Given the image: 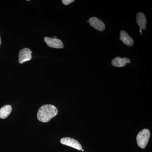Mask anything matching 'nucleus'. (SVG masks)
Segmentation results:
<instances>
[{"mask_svg":"<svg viewBox=\"0 0 152 152\" xmlns=\"http://www.w3.org/2000/svg\"><path fill=\"white\" fill-rule=\"evenodd\" d=\"M58 112V110L55 106L51 104L44 105L38 110V120L42 122H48L56 115Z\"/></svg>","mask_w":152,"mask_h":152,"instance_id":"1","label":"nucleus"},{"mask_svg":"<svg viewBox=\"0 0 152 152\" xmlns=\"http://www.w3.org/2000/svg\"><path fill=\"white\" fill-rule=\"evenodd\" d=\"M150 131L147 129H144L141 131L137 137V142L138 145L142 149L145 148L146 147L149 140Z\"/></svg>","mask_w":152,"mask_h":152,"instance_id":"2","label":"nucleus"},{"mask_svg":"<svg viewBox=\"0 0 152 152\" xmlns=\"http://www.w3.org/2000/svg\"><path fill=\"white\" fill-rule=\"evenodd\" d=\"M61 142L63 145L69 146L79 151L82 150V146L81 144L77 141L72 138H63L61 140Z\"/></svg>","mask_w":152,"mask_h":152,"instance_id":"3","label":"nucleus"},{"mask_svg":"<svg viewBox=\"0 0 152 152\" xmlns=\"http://www.w3.org/2000/svg\"><path fill=\"white\" fill-rule=\"evenodd\" d=\"M88 22L93 28L98 31H102L105 28V26L103 22L96 17L90 18Z\"/></svg>","mask_w":152,"mask_h":152,"instance_id":"4","label":"nucleus"},{"mask_svg":"<svg viewBox=\"0 0 152 152\" xmlns=\"http://www.w3.org/2000/svg\"><path fill=\"white\" fill-rule=\"evenodd\" d=\"M44 41L47 45L50 48L56 49L63 48H64L62 42L59 39H55L54 38L46 37L44 38Z\"/></svg>","mask_w":152,"mask_h":152,"instance_id":"5","label":"nucleus"},{"mask_svg":"<svg viewBox=\"0 0 152 152\" xmlns=\"http://www.w3.org/2000/svg\"><path fill=\"white\" fill-rule=\"evenodd\" d=\"M32 52L29 49L24 48L20 51L19 55V62L23 64L30 61L32 58Z\"/></svg>","mask_w":152,"mask_h":152,"instance_id":"6","label":"nucleus"},{"mask_svg":"<svg viewBox=\"0 0 152 152\" xmlns=\"http://www.w3.org/2000/svg\"><path fill=\"white\" fill-rule=\"evenodd\" d=\"M130 62V60L129 58L124 57L123 58H121L119 57H117L113 60L112 64L114 66L117 67H122L125 66L127 63L129 64Z\"/></svg>","mask_w":152,"mask_h":152,"instance_id":"7","label":"nucleus"},{"mask_svg":"<svg viewBox=\"0 0 152 152\" xmlns=\"http://www.w3.org/2000/svg\"><path fill=\"white\" fill-rule=\"evenodd\" d=\"M120 39L128 46H132L134 44L133 39L125 31H122L120 32Z\"/></svg>","mask_w":152,"mask_h":152,"instance_id":"8","label":"nucleus"},{"mask_svg":"<svg viewBox=\"0 0 152 152\" xmlns=\"http://www.w3.org/2000/svg\"><path fill=\"white\" fill-rule=\"evenodd\" d=\"M136 21L137 23L140 27V30H145V28L146 27L147 20L144 14L140 12L137 14Z\"/></svg>","mask_w":152,"mask_h":152,"instance_id":"9","label":"nucleus"},{"mask_svg":"<svg viewBox=\"0 0 152 152\" xmlns=\"http://www.w3.org/2000/svg\"><path fill=\"white\" fill-rule=\"evenodd\" d=\"M12 111V106L7 105L0 109V118L5 119L10 114Z\"/></svg>","mask_w":152,"mask_h":152,"instance_id":"10","label":"nucleus"},{"mask_svg":"<svg viewBox=\"0 0 152 152\" xmlns=\"http://www.w3.org/2000/svg\"><path fill=\"white\" fill-rule=\"evenodd\" d=\"M74 1H75L74 0H62V1L63 4L65 5H68Z\"/></svg>","mask_w":152,"mask_h":152,"instance_id":"11","label":"nucleus"},{"mask_svg":"<svg viewBox=\"0 0 152 152\" xmlns=\"http://www.w3.org/2000/svg\"><path fill=\"white\" fill-rule=\"evenodd\" d=\"M0 45H1V38H0Z\"/></svg>","mask_w":152,"mask_h":152,"instance_id":"12","label":"nucleus"},{"mask_svg":"<svg viewBox=\"0 0 152 152\" xmlns=\"http://www.w3.org/2000/svg\"><path fill=\"white\" fill-rule=\"evenodd\" d=\"M82 151H84V150L83 149H82Z\"/></svg>","mask_w":152,"mask_h":152,"instance_id":"13","label":"nucleus"}]
</instances>
